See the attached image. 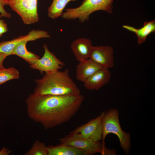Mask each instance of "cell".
<instances>
[{
  "label": "cell",
  "mask_w": 155,
  "mask_h": 155,
  "mask_svg": "<svg viewBox=\"0 0 155 155\" xmlns=\"http://www.w3.org/2000/svg\"><path fill=\"white\" fill-rule=\"evenodd\" d=\"M90 58L102 68L109 69L114 65V51L111 46H93Z\"/></svg>",
  "instance_id": "30bf717a"
},
{
  "label": "cell",
  "mask_w": 155,
  "mask_h": 155,
  "mask_svg": "<svg viewBox=\"0 0 155 155\" xmlns=\"http://www.w3.org/2000/svg\"><path fill=\"white\" fill-rule=\"evenodd\" d=\"M8 31L7 24L3 20L0 19V37Z\"/></svg>",
  "instance_id": "44dd1931"
},
{
  "label": "cell",
  "mask_w": 155,
  "mask_h": 155,
  "mask_svg": "<svg viewBox=\"0 0 155 155\" xmlns=\"http://www.w3.org/2000/svg\"><path fill=\"white\" fill-rule=\"evenodd\" d=\"M11 150L5 147H3L0 150V155H8L11 152Z\"/></svg>",
  "instance_id": "603a6c76"
},
{
  "label": "cell",
  "mask_w": 155,
  "mask_h": 155,
  "mask_svg": "<svg viewBox=\"0 0 155 155\" xmlns=\"http://www.w3.org/2000/svg\"><path fill=\"white\" fill-rule=\"evenodd\" d=\"M59 141L61 143L85 151L88 155H94L97 153L102 155H116L114 149L106 148L104 144L100 142L86 139L71 132L67 136L60 138Z\"/></svg>",
  "instance_id": "5b68a950"
},
{
  "label": "cell",
  "mask_w": 155,
  "mask_h": 155,
  "mask_svg": "<svg viewBox=\"0 0 155 155\" xmlns=\"http://www.w3.org/2000/svg\"><path fill=\"white\" fill-rule=\"evenodd\" d=\"M48 147V155H88L84 151L63 144Z\"/></svg>",
  "instance_id": "9a60e30c"
},
{
  "label": "cell",
  "mask_w": 155,
  "mask_h": 155,
  "mask_svg": "<svg viewBox=\"0 0 155 155\" xmlns=\"http://www.w3.org/2000/svg\"><path fill=\"white\" fill-rule=\"evenodd\" d=\"M114 0H83L78 7L65 9L61 17L68 20L78 19L80 22L83 23L89 20L91 14L96 11L112 13Z\"/></svg>",
  "instance_id": "3957f363"
},
{
  "label": "cell",
  "mask_w": 155,
  "mask_h": 155,
  "mask_svg": "<svg viewBox=\"0 0 155 155\" xmlns=\"http://www.w3.org/2000/svg\"><path fill=\"white\" fill-rule=\"evenodd\" d=\"M92 41L84 38H78L74 40L71 45V49L79 62L90 58L93 46Z\"/></svg>",
  "instance_id": "7c38bea8"
},
{
  "label": "cell",
  "mask_w": 155,
  "mask_h": 155,
  "mask_svg": "<svg viewBox=\"0 0 155 155\" xmlns=\"http://www.w3.org/2000/svg\"><path fill=\"white\" fill-rule=\"evenodd\" d=\"M7 5L6 0H0V13L3 17L7 18H10L11 14L7 12L4 9V6Z\"/></svg>",
  "instance_id": "ffe728a7"
},
{
  "label": "cell",
  "mask_w": 155,
  "mask_h": 155,
  "mask_svg": "<svg viewBox=\"0 0 155 155\" xmlns=\"http://www.w3.org/2000/svg\"><path fill=\"white\" fill-rule=\"evenodd\" d=\"M102 68L89 58L79 62L76 67V77L77 80L84 82L95 72Z\"/></svg>",
  "instance_id": "4fadbf2b"
},
{
  "label": "cell",
  "mask_w": 155,
  "mask_h": 155,
  "mask_svg": "<svg viewBox=\"0 0 155 155\" xmlns=\"http://www.w3.org/2000/svg\"><path fill=\"white\" fill-rule=\"evenodd\" d=\"M48 147L43 142L36 140L24 155H48Z\"/></svg>",
  "instance_id": "d6986e66"
},
{
  "label": "cell",
  "mask_w": 155,
  "mask_h": 155,
  "mask_svg": "<svg viewBox=\"0 0 155 155\" xmlns=\"http://www.w3.org/2000/svg\"><path fill=\"white\" fill-rule=\"evenodd\" d=\"M50 37L49 33L46 31L32 30L26 35L21 36L11 40L0 42V52L6 54L8 56L11 55L15 46L21 41L29 42L35 41L40 38Z\"/></svg>",
  "instance_id": "9c48e42d"
},
{
  "label": "cell",
  "mask_w": 155,
  "mask_h": 155,
  "mask_svg": "<svg viewBox=\"0 0 155 155\" xmlns=\"http://www.w3.org/2000/svg\"><path fill=\"white\" fill-rule=\"evenodd\" d=\"M2 17H3L0 14V18H1Z\"/></svg>",
  "instance_id": "cb8c5ba5"
},
{
  "label": "cell",
  "mask_w": 155,
  "mask_h": 155,
  "mask_svg": "<svg viewBox=\"0 0 155 155\" xmlns=\"http://www.w3.org/2000/svg\"><path fill=\"white\" fill-rule=\"evenodd\" d=\"M76 0H53L47 9L48 15L50 18L54 19L61 16L67 4L70 2Z\"/></svg>",
  "instance_id": "e0dca14e"
},
{
  "label": "cell",
  "mask_w": 155,
  "mask_h": 155,
  "mask_svg": "<svg viewBox=\"0 0 155 155\" xmlns=\"http://www.w3.org/2000/svg\"><path fill=\"white\" fill-rule=\"evenodd\" d=\"M20 78L18 71L13 67L4 68L0 70V85L12 80Z\"/></svg>",
  "instance_id": "ac0fdd59"
},
{
  "label": "cell",
  "mask_w": 155,
  "mask_h": 155,
  "mask_svg": "<svg viewBox=\"0 0 155 155\" xmlns=\"http://www.w3.org/2000/svg\"><path fill=\"white\" fill-rule=\"evenodd\" d=\"M28 42L27 41H23L18 43L13 48L11 55H16L22 58L30 65L40 58L38 56L27 50L26 44Z\"/></svg>",
  "instance_id": "2e32d148"
},
{
  "label": "cell",
  "mask_w": 155,
  "mask_h": 155,
  "mask_svg": "<svg viewBox=\"0 0 155 155\" xmlns=\"http://www.w3.org/2000/svg\"><path fill=\"white\" fill-rule=\"evenodd\" d=\"M111 75L109 69L102 68L84 82V86L86 89L90 90L99 89L109 82Z\"/></svg>",
  "instance_id": "8fae6325"
},
{
  "label": "cell",
  "mask_w": 155,
  "mask_h": 155,
  "mask_svg": "<svg viewBox=\"0 0 155 155\" xmlns=\"http://www.w3.org/2000/svg\"><path fill=\"white\" fill-rule=\"evenodd\" d=\"M104 112L103 111L96 118L78 127L71 133L95 142L102 140V119Z\"/></svg>",
  "instance_id": "52a82bcc"
},
{
  "label": "cell",
  "mask_w": 155,
  "mask_h": 155,
  "mask_svg": "<svg viewBox=\"0 0 155 155\" xmlns=\"http://www.w3.org/2000/svg\"><path fill=\"white\" fill-rule=\"evenodd\" d=\"M43 48L44 50L43 56L30 65V67L38 70L41 73L44 72H52L62 69L65 65V63L49 51L46 44H43Z\"/></svg>",
  "instance_id": "ba28073f"
},
{
  "label": "cell",
  "mask_w": 155,
  "mask_h": 155,
  "mask_svg": "<svg viewBox=\"0 0 155 155\" xmlns=\"http://www.w3.org/2000/svg\"><path fill=\"white\" fill-rule=\"evenodd\" d=\"M38 1V0H6V3L20 16L25 24L29 25L37 22L39 20Z\"/></svg>",
  "instance_id": "8992f818"
},
{
  "label": "cell",
  "mask_w": 155,
  "mask_h": 155,
  "mask_svg": "<svg viewBox=\"0 0 155 155\" xmlns=\"http://www.w3.org/2000/svg\"><path fill=\"white\" fill-rule=\"evenodd\" d=\"M123 27L135 34L137 38V43L140 44L146 40L148 36L155 32V20L144 22L143 26L140 28H136L132 26L124 25Z\"/></svg>",
  "instance_id": "5bb4252c"
},
{
  "label": "cell",
  "mask_w": 155,
  "mask_h": 155,
  "mask_svg": "<svg viewBox=\"0 0 155 155\" xmlns=\"http://www.w3.org/2000/svg\"><path fill=\"white\" fill-rule=\"evenodd\" d=\"M8 56L6 54L0 52V70L4 68L3 65V61Z\"/></svg>",
  "instance_id": "7402d4cb"
},
{
  "label": "cell",
  "mask_w": 155,
  "mask_h": 155,
  "mask_svg": "<svg viewBox=\"0 0 155 155\" xmlns=\"http://www.w3.org/2000/svg\"><path fill=\"white\" fill-rule=\"evenodd\" d=\"M119 113L117 108H111L104 112L102 119V142L109 133L115 135L119 139L120 145L125 154H129L131 149V136L123 131L119 121Z\"/></svg>",
  "instance_id": "277c9868"
},
{
  "label": "cell",
  "mask_w": 155,
  "mask_h": 155,
  "mask_svg": "<svg viewBox=\"0 0 155 155\" xmlns=\"http://www.w3.org/2000/svg\"><path fill=\"white\" fill-rule=\"evenodd\" d=\"M84 99L80 94L39 95L31 94L25 100L29 117L44 129L66 123L80 109Z\"/></svg>",
  "instance_id": "6da1fadb"
},
{
  "label": "cell",
  "mask_w": 155,
  "mask_h": 155,
  "mask_svg": "<svg viewBox=\"0 0 155 155\" xmlns=\"http://www.w3.org/2000/svg\"><path fill=\"white\" fill-rule=\"evenodd\" d=\"M34 93L39 95H65L80 94V89L71 78L68 68L45 73L35 80Z\"/></svg>",
  "instance_id": "7a4b0ae2"
}]
</instances>
